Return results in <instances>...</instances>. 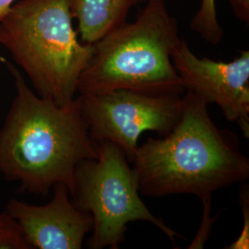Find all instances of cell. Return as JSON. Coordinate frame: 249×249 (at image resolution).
I'll list each match as a JSON object with an SVG mask.
<instances>
[{
	"label": "cell",
	"instance_id": "cell-9",
	"mask_svg": "<svg viewBox=\"0 0 249 249\" xmlns=\"http://www.w3.org/2000/svg\"><path fill=\"white\" fill-rule=\"evenodd\" d=\"M139 0H71L72 17L84 44L92 45L126 22Z\"/></svg>",
	"mask_w": 249,
	"mask_h": 249
},
{
	"label": "cell",
	"instance_id": "cell-10",
	"mask_svg": "<svg viewBox=\"0 0 249 249\" xmlns=\"http://www.w3.org/2000/svg\"><path fill=\"white\" fill-rule=\"evenodd\" d=\"M190 27L193 32L211 45H219L222 42L224 31L217 16L216 0H200Z\"/></svg>",
	"mask_w": 249,
	"mask_h": 249
},
{
	"label": "cell",
	"instance_id": "cell-4",
	"mask_svg": "<svg viewBox=\"0 0 249 249\" xmlns=\"http://www.w3.org/2000/svg\"><path fill=\"white\" fill-rule=\"evenodd\" d=\"M71 0H20L0 21V45L24 71L36 92L57 106L76 98L93 45L72 26Z\"/></svg>",
	"mask_w": 249,
	"mask_h": 249
},
{
	"label": "cell",
	"instance_id": "cell-6",
	"mask_svg": "<svg viewBox=\"0 0 249 249\" xmlns=\"http://www.w3.org/2000/svg\"><path fill=\"white\" fill-rule=\"evenodd\" d=\"M80 110L95 142L115 143L133 162L144 131L164 137L180 118L183 97L119 89L99 94H80Z\"/></svg>",
	"mask_w": 249,
	"mask_h": 249
},
{
	"label": "cell",
	"instance_id": "cell-11",
	"mask_svg": "<svg viewBox=\"0 0 249 249\" xmlns=\"http://www.w3.org/2000/svg\"><path fill=\"white\" fill-rule=\"evenodd\" d=\"M0 249H31L18 223L6 211L0 213Z\"/></svg>",
	"mask_w": 249,
	"mask_h": 249
},
{
	"label": "cell",
	"instance_id": "cell-12",
	"mask_svg": "<svg viewBox=\"0 0 249 249\" xmlns=\"http://www.w3.org/2000/svg\"><path fill=\"white\" fill-rule=\"evenodd\" d=\"M239 201L244 216V227L239 237L225 249H248L249 247V185L241 187Z\"/></svg>",
	"mask_w": 249,
	"mask_h": 249
},
{
	"label": "cell",
	"instance_id": "cell-8",
	"mask_svg": "<svg viewBox=\"0 0 249 249\" xmlns=\"http://www.w3.org/2000/svg\"><path fill=\"white\" fill-rule=\"evenodd\" d=\"M53 187V197L47 204L10 199L6 212L18 223L31 249H80L92 230V217L73 203L66 184Z\"/></svg>",
	"mask_w": 249,
	"mask_h": 249
},
{
	"label": "cell",
	"instance_id": "cell-7",
	"mask_svg": "<svg viewBox=\"0 0 249 249\" xmlns=\"http://www.w3.org/2000/svg\"><path fill=\"white\" fill-rule=\"evenodd\" d=\"M172 62L187 91L209 106L216 104L224 117L239 125L249 138V51L229 62L198 57L180 40L172 52Z\"/></svg>",
	"mask_w": 249,
	"mask_h": 249
},
{
	"label": "cell",
	"instance_id": "cell-14",
	"mask_svg": "<svg viewBox=\"0 0 249 249\" xmlns=\"http://www.w3.org/2000/svg\"><path fill=\"white\" fill-rule=\"evenodd\" d=\"M16 0H0V21L6 16Z\"/></svg>",
	"mask_w": 249,
	"mask_h": 249
},
{
	"label": "cell",
	"instance_id": "cell-13",
	"mask_svg": "<svg viewBox=\"0 0 249 249\" xmlns=\"http://www.w3.org/2000/svg\"><path fill=\"white\" fill-rule=\"evenodd\" d=\"M235 17L241 21L249 22V0H227Z\"/></svg>",
	"mask_w": 249,
	"mask_h": 249
},
{
	"label": "cell",
	"instance_id": "cell-2",
	"mask_svg": "<svg viewBox=\"0 0 249 249\" xmlns=\"http://www.w3.org/2000/svg\"><path fill=\"white\" fill-rule=\"evenodd\" d=\"M186 91L173 130L138 147L134 169L144 196L194 194L204 199L249 178V158L235 134L219 128L204 101Z\"/></svg>",
	"mask_w": 249,
	"mask_h": 249
},
{
	"label": "cell",
	"instance_id": "cell-1",
	"mask_svg": "<svg viewBox=\"0 0 249 249\" xmlns=\"http://www.w3.org/2000/svg\"><path fill=\"white\" fill-rule=\"evenodd\" d=\"M4 62L16 95L0 130V174L19 183L20 191L36 196H47L58 183L70 190L76 166L98 155L80 100L57 106L42 98L30 89L18 69Z\"/></svg>",
	"mask_w": 249,
	"mask_h": 249
},
{
	"label": "cell",
	"instance_id": "cell-15",
	"mask_svg": "<svg viewBox=\"0 0 249 249\" xmlns=\"http://www.w3.org/2000/svg\"><path fill=\"white\" fill-rule=\"evenodd\" d=\"M150 0H139V2H148Z\"/></svg>",
	"mask_w": 249,
	"mask_h": 249
},
{
	"label": "cell",
	"instance_id": "cell-3",
	"mask_svg": "<svg viewBox=\"0 0 249 249\" xmlns=\"http://www.w3.org/2000/svg\"><path fill=\"white\" fill-rule=\"evenodd\" d=\"M132 22H125L92 44L78 92L99 94L127 89L179 94L186 89L172 62L180 42L177 19L164 0H150Z\"/></svg>",
	"mask_w": 249,
	"mask_h": 249
},
{
	"label": "cell",
	"instance_id": "cell-5",
	"mask_svg": "<svg viewBox=\"0 0 249 249\" xmlns=\"http://www.w3.org/2000/svg\"><path fill=\"white\" fill-rule=\"evenodd\" d=\"M95 159L80 161L74 172L70 193L73 203L92 217L90 249H118L127 223L147 221L174 243L183 236L151 213L140 196L139 178L124 152L115 143L97 142Z\"/></svg>",
	"mask_w": 249,
	"mask_h": 249
}]
</instances>
